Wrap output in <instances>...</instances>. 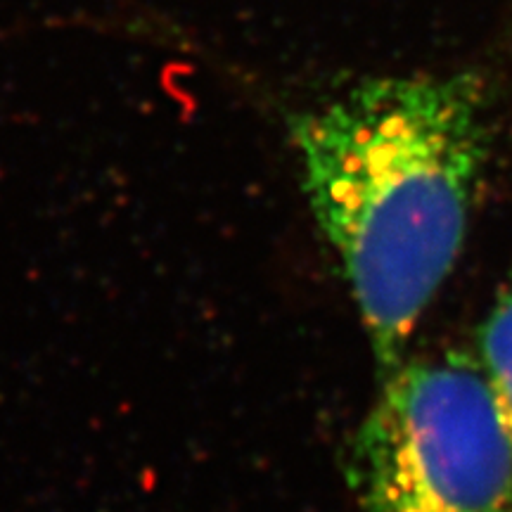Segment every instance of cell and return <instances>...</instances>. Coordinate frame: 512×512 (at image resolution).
I'll return each instance as SVG.
<instances>
[{"label": "cell", "instance_id": "6da1fadb", "mask_svg": "<svg viewBox=\"0 0 512 512\" xmlns=\"http://www.w3.org/2000/svg\"><path fill=\"white\" fill-rule=\"evenodd\" d=\"M489 112V83L470 69L366 79L290 117L302 190L380 380L408 358L463 252L491 152Z\"/></svg>", "mask_w": 512, "mask_h": 512}, {"label": "cell", "instance_id": "7a4b0ae2", "mask_svg": "<svg viewBox=\"0 0 512 512\" xmlns=\"http://www.w3.org/2000/svg\"><path fill=\"white\" fill-rule=\"evenodd\" d=\"M361 512H512V432L477 358H406L347 456Z\"/></svg>", "mask_w": 512, "mask_h": 512}, {"label": "cell", "instance_id": "3957f363", "mask_svg": "<svg viewBox=\"0 0 512 512\" xmlns=\"http://www.w3.org/2000/svg\"><path fill=\"white\" fill-rule=\"evenodd\" d=\"M475 358L512 432V278L498 290L479 328Z\"/></svg>", "mask_w": 512, "mask_h": 512}]
</instances>
